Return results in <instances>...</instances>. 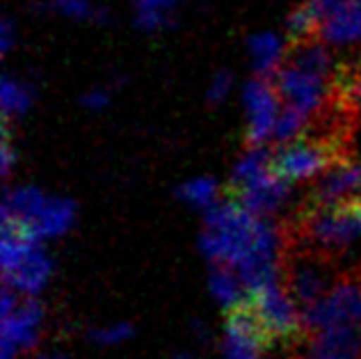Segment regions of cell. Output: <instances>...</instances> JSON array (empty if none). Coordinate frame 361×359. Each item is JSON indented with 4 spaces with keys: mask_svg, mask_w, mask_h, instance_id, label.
Masks as SVG:
<instances>
[{
    "mask_svg": "<svg viewBox=\"0 0 361 359\" xmlns=\"http://www.w3.org/2000/svg\"><path fill=\"white\" fill-rule=\"evenodd\" d=\"M361 236V195L320 211H298L281 226L283 248L334 259Z\"/></svg>",
    "mask_w": 361,
    "mask_h": 359,
    "instance_id": "6da1fadb",
    "label": "cell"
},
{
    "mask_svg": "<svg viewBox=\"0 0 361 359\" xmlns=\"http://www.w3.org/2000/svg\"><path fill=\"white\" fill-rule=\"evenodd\" d=\"M341 163H350V140L304 133L295 142L272 149L270 174L283 183H298Z\"/></svg>",
    "mask_w": 361,
    "mask_h": 359,
    "instance_id": "7a4b0ae2",
    "label": "cell"
},
{
    "mask_svg": "<svg viewBox=\"0 0 361 359\" xmlns=\"http://www.w3.org/2000/svg\"><path fill=\"white\" fill-rule=\"evenodd\" d=\"M245 298L259 314L270 346L300 353V348L307 341V327H304L298 302L290 298L286 286L281 281H272L259 291L247 293Z\"/></svg>",
    "mask_w": 361,
    "mask_h": 359,
    "instance_id": "3957f363",
    "label": "cell"
},
{
    "mask_svg": "<svg viewBox=\"0 0 361 359\" xmlns=\"http://www.w3.org/2000/svg\"><path fill=\"white\" fill-rule=\"evenodd\" d=\"M307 334L334 325H361V270L338 275L331 288L318 305L302 311Z\"/></svg>",
    "mask_w": 361,
    "mask_h": 359,
    "instance_id": "277c9868",
    "label": "cell"
},
{
    "mask_svg": "<svg viewBox=\"0 0 361 359\" xmlns=\"http://www.w3.org/2000/svg\"><path fill=\"white\" fill-rule=\"evenodd\" d=\"M270 83L274 85L283 106L298 108L311 119L318 117L334 101V83L318 78V75H311L307 71H300L286 62L272 75Z\"/></svg>",
    "mask_w": 361,
    "mask_h": 359,
    "instance_id": "5b68a950",
    "label": "cell"
},
{
    "mask_svg": "<svg viewBox=\"0 0 361 359\" xmlns=\"http://www.w3.org/2000/svg\"><path fill=\"white\" fill-rule=\"evenodd\" d=\"M245 108H247V133L245 145L247 149L265 147L272 140L274 124L279 117V94L268 78L256 75L245 85Z\"/></svg>",
    "mask_w": 361,
    "mask_h": 359,
    "instance_id": "8992f818",
    "label": "cell"
},
{
    "mask_svg": "<svg viewBox=\"0 0 361 359\" xmlns=\"http://www.w3.org/2000/svg\"><path fill=\"white\" fill-rule=\"evenodd\" d=\"M361 190V167L355 165L353 160L350 163H341L336 167H331L329 172H325L309 195L304 197V202L300 206V211H320V209H329V206H336L345 200H353Z\"/></svg>",
    "mask_w": 361,
    "mask_h": 359,
    "instance_id": "52a82bcc",
    "label": "cell"
},
{
    "mask_svg": "<svg viewBox=\"0 0 361 359\" xmlns=\"http://www.w3.org/2000/svg\"><path fill=\"white\" fill-rule=\"evenodd\" d=\"M44 307L37 298L18 300L16 309L3 318V359H12L18 351H32L39 343Z\"/></svg>",
    "mask_w": 361,
    "mask_h": 359,
    "instance_id": "ba28073f",
    "label": "cell"
},
{
    "mask_svg": "<svg viewBox=\"0 0 361 359\" xmlns=\"http://www.w3.org/2000/svg\"><path fill=\"white\" fill-rule=\"evenodd\" d=\"M302 359H361V325H334L307 334Z\"/></svg>",
    "mask_w": 361,
    "mask_h": 359,
    "instance_id": "9c48e42d",
    "label": "cell"
},
{
    "mask_svg": "<svg viewBox=\"0 0 361 359\" xmlns=\"http://www.w3.org/2000/svg\"><path fill=\"white\" fill-rule=\"evenodd\" d=\"M288 195H290V185L274 178L270 174V169L247 185L238 188V190H224V197L238 202L243 209H247L256 217H268L274 211H279Z\"/></svg>",
    "mask_w": 361,
    "mask_h": 359,
    "instance_id": "30bf717a",
    "label": "cell"
},
{
    "mask_svg": "<svg viewBox=\"0 0 361 359\" xmlns=\"http://www.w3.org/2000/svg\"><path fill=\"white\" fill-rule=\"evenodd\" d=\"M51 272H53V261L46 257L42 245H35L16 263V268L3 272V275H5V286H9L14 293H21L23 298H35L46 286V281L51 279Z\"/></svg>",
    "mask_w": 361,
    "mask_h": 359,
    "instance_id": "8fae6325",
    "label": "cell"
},
{
    "mask_svg": "<svg viewBox=\"0 0 361 359\" xmlns=\"http://www.w3.org/2000/svg\"><path fill=\"white\" fill-rule=\"evenodd\" d=\"M75 222V204L66 197H49L42 213L25 226L32 238L39 243L44 238H58L66 233Z\"/></svg>",
    "mask_w": 361,
    "mask_h": 359,
    "instance_id": "7c38bea8",
    "label": "cell"
},
{
    "mask_svg": "<svg viewBox=\"0 0 361 359\" xmlns=\"http://www.w3.org/2000/svg\"><path fill=\"white\" fill-rule=\"evenodd\" d=\"M320 39L334 46L355 44L361 39V0H348L334 16L322 23Z\"/></svg>",
    "mask_w": 361,
    "mask_h": 359,
    "instance_id": "4fadbf2b",
    "label": "cell"
},
{
    "mask_svg": "<svg viewBox=\"0 0 361 359\" xmlns=\"http://www.w3.org/2000/svg\"><path fill=\"white\" fill-rule=\"evenodd\" d=\"M247 46H250V55H252V64H254L256 75L270 80L283 64V53H286L283 42L272 32H259V35L250 37Z\"/></svg>",
    "mask_w": 361,
    "mask_h": 359,
    "instance_id": "5bb4252c",
    "label": "cell"
},
{
    "mask_svg": "<svg viewBox=\"0 0 361 359\" xmlns=\"http://www.w3.org/2000/svg\"><path fill=\"white\" fill-rule=\"evenodd\" d=\"M208 286L215 300L220 302L224 309H229L247 296L238 272L229 266H211V277H208Z\"/></svg>",
    "mask_w": 361,
    "mask_h": 359,
    "instance_id": "9a60e30c",
    "label": "cell"
},
{
    "mask_svg": "<svg viewBox=\"0 0 361 359\" xmlns=\"http://www.w3.org/2000/svg\"><path fill=\"white\" fill-rule=\"evenodd\" d=\"M0 99H3V119L9 121V117L25 115V112L30 110L35 101V87L5 75L3 87H0Z\"/></svg>",
    "mask_w": 361,
    "mask_h": 359,
    "instance_id": "2e32d148",
    "label": "cell"
},
{
    "mask_svg": "<svg viewBox=\"0 0 361 359\" xmlns=\"http://www.w3.org/2000/svg\"><path fill=\"white\" fill-rule=\"evenodd\" d=\"M309 121H311V117L304 115L302 110L293 108V106H283L277 117V124H274V133H272L274 147L295 142V138L304 133V128H307Z\"/></svg>",
    "mask_w": 361,
    "mask_h": 359,
    "instance_id": "e0dca14e",
    "label": "cell"
},
{
    "mask_svg": "<svg viewBox=\"0 0 361 359\" xmlns=\"http://www.w3.org/2000/svg\"><path fill=\"white\" fill-rule=\"evenodd\" d=\"M39 9L66 18H75V21H108L106 9L90 5V0H49Z\"/></svg>",
    "mask_w": 361,
    "mask_h": 359,
    "instance_id": "ac0fdd59",
    "label": "cell"
},
{
    "mask_svg": "<svg viewBox=\"0 0 361 359\" xmlns=\"http://www.w3.org/2000/svg\"><path fill=\"white\" fill-rule=\"evenodd\" d=\"M176 197L185 204L199 206V209H211L217 200V183L211 176H199L192 181H185L176 188Z\"/></svg>",
    "mask_w": 361,
    "mask_h": 359,
    "instance_id": "d6986e66",
    "label": "cell"
},
{
    "mask_svg": "<svg viewBox=\"0 0 361 359\" xmlns=\"http://www.w3.org/2000/svg\"><path fill=\"white\" fill-rule=\"evenodd\" d=\"M133 334V325L130 323H117L110 327H101V329H92L90 339L99 346H112V343H121Z\"/></svg>",
    "mask_w": 361,
    "mask_h": 359,
    "instance_id": "ffe728a7",
    "label": "cell"
},
{
    "mask_svg": "<svg viewBox=\"0 0 361 359\" xmlns=\"http://www.w3.org/2000/svg\"><path fill=\"white\" fill-rule=\"evenodd\" d=\"M224 351H226V359H261L259 348L250 341H245V339H240V336L226 334Z\"/></svg>",
    "mask_w": 361,
    "mask_h": 359,
    "instance_id": "44dd1931",
    "label": "cell"
},
{
    "mask_svg": "<svg viewBox=\"0 0 361 359\" xmlns=\"http://www.w3.org/2000/svg\"><path fill=\"white\" fill-rule=\"evenodd\" d=\"M231 85H233V78H231L229 71H217L213 75V83H211V87H208V94H206L208 103H213V106L222 103L226 99V94L231 92Z\"/></svg>",
    "mask_w": 361,
    "mask_h": 359,
    "instance_id": "7402d4cb",
    "label": "cell"
},
{
    "mask_svg": "<svg viewBox=\"0 0 361 359\" xmlns=\"http://www.w3.org/2000/svg\"><path fill=\"white\" fill-rule=\"evenodd\" d=\"M304 3H307L313 9V12L318 14L320 21L325 23L329 16H334L338 9L348 3V0H304Z\"/></svg>",
    "mask_w": 361,
    "mask_h": 359,
    "instance_id": "603a6c76",
    "label": "cell"
},
{
    "mask_svg": "<svg viewBox=\"0 0 361 359\" xmlns=\"http://www.w3.org/2000/svg\"><path fill=\"white\" fill-rule=\"evenodd\" d=\"M80 106L85 110H103L110 106V94L108 90H92L85 92L80 97Z\"/></svg>",
    "mask_w": 361,
    "mask_h": 359,
    "instance_id": "cb8c5ba5",
    "label": "cell"
},
{
    "mask_svg": "<svg viewBox=\"0 0 361 359\" xmlns=\"http://www.w3.org/2000/svg\"><path fill=\"white\" fill-rule=\"evenodd\" d=\"M180 0H135L137 12H158V14H169L176 9Z\"/></svg>",
    "mask_w": 361,
    "mask_h": 359,
    "instance_id": "d4e9b609",
    "label": "cell"
},
{
    "mask_svg": "<svg viewBox=\"0 0 361 359\" xmlns=\"http://www.w3.org/2000/svg\"><path fill=\"white\" fill-rule=\"evenodd\" d=\"M0 46H3L5 55L12 51V46H14V23H12V18H9V16H5L3 25H0Z\"/></svg>",
    "mask_w": 361,
    "mask_h": 359,
    "instance_id": "484cf974",
    "label": "cell"
},
{
    "mask_svg": "<svg viewBox=\"0 0 361 359\" xmlns=\"http://www.w3.org/2000/svg\"><path fill=\"white\" fill-rule=\"evenodd\" d=\"M174 359H192V357H190V355H185V353H183V355H176Z\"/></svg>",
    "mask_w": 361,
    "mask_h": 359,
    "instance_id": "4316f807",
    "label": "cell"
}]
</instances>
